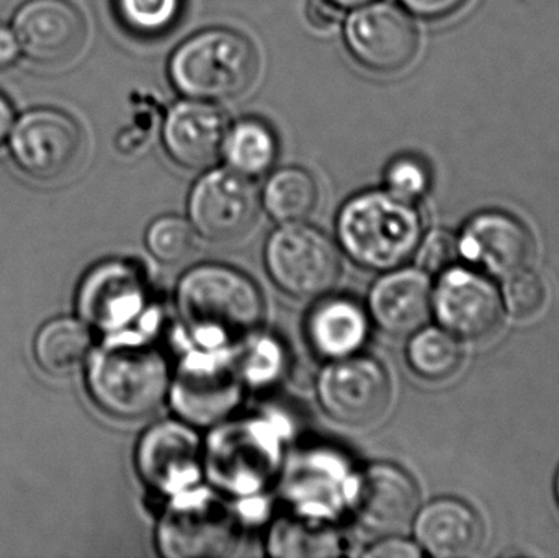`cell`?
<instances>
[{
	"instance_id": "obj_1",
	"label": "cell",
	"mask_w": 559,
	"mask_h": 558,
	"mask_svg": "<svg viewBox=\"0 0 559 558\" xmlns=\"http://www.w3.org/2000/svg\"><path fill=\"white\" fill-rule=\"evenodd\" d=\"M180 320L200 346L228 349L262 327L265 301L261 288L238 269L203 264L190 269L176 294Z\"/></svg>"
},
{
	"instance_id": "obj_2",
	"label": "cell",
	"mask_w": 559,
	"mask_h": 558,
	"mask_svg": "<svg viewBox=\"0 0 559 558\" xmlns=\"http://www.w3.org/2000/svg\"><path fill=\"white\" fill-rule=\"evenodd\" d=\"M342 251L360 268L388 272L403 268L424 238L416 203L388 190H367L344 203L337 216Z\"/></svg>"
},
{
	"instance_id": "obj_3",
	"label": "cell",
	"mask_w": 559,
	"mask_h": 558,
	"mask_svg": "<svg viewBox=\"0 0 559 558\" xmlns=\"http://www.w3.org/2000/svg\"><path fill=\"white\" fill-rule=\"evenodd\" d=\"M88 393L111 418L138 422L159 409L170 390V370L160 351L143 341H114L92 356Z\"/></svg>"
},
{
	"instance_id": "obj_4",
	"label": "cell",
	"mask_w": 559,
	"mask_h": 558,
	"mask_svg": "<svg viewBox=\"0 0 559 558\" xmlns=\"http://www.w3.org/2000/svg\"><path fill=\"white\" fill-rule=\"evenodd\" d=\"M259 74L254 43L229 28H209L187 38L170 56L174 87L187 98L223 102L241 97Z\"/></svg>"
},
{
	"instance_id": "obj_5",
	"label": "cell",
	"mask_w": 559,
	"mask_h": 558,
	"mask_svg": "<svg viewBox=\"0 0 559 558\" xmlns=\"http://www.w3.org/2000/svg\"><path fill=\"white\" fill-rule=\"evenodd\" d=\"M265 268L280 290L293 298H321L342 275V256L331 238L314 226L286 223L272 233Z\"/></svg>"
},
{
	"instance_id": "obj_6",
	"label": "cell",
	"mask_w": 559,
	"mask_h": 558,
	"mask_svg": "<svg viewBox=\"0 0 559 558\" xmlns=\"http://www.w3.org/2000/svg\"><path fill=\"white\" fill-rule=\"evenodd\" d=\"M10 146L23 173L36 180L56 182L78 173L87 154V136L68 111L36 108L13 127Z\"/></svg>"
},
{
	"instance_id": "obj_7",
	"label": "cell",
	"mask_w": 559,
	"mask_h": 558,
	"mask_svg": "<svg viewBox=\"0 0 559 558\" xmlns=\"http://www.w3.org/2000/svg\"><path fill=\"white\" fill-rule=\"evenodd\" d=\"M318 399L329 418L367 428L383 418L393 399L390 373L367 356L329 360L318 379Z\"/></svg>"
},
{
	"instance_id": "obj_8",
	"label": "cell",
	"mask_w": 559,
	"mask_h": 558,
	"mask_svg": "<svg viewBox=\"0 0 559 558\" xmlns=\"http://www.w3.org/2000/svg\"><path fill=\"white\" fill-rule=\"evenodd\" d=\"M261 206V195L251 177L226 166L197 180L189 197L190 223L197 235L225 245L252 231Z\"/></svg>"
},
{
	"instance_id": "obj_9",
	"label": "cell",
	"mask_w": 559,
	"mask_h": 558,
	"mask_svg": "<svg viewBox=\"0 0 559 558\" xmlns=\"http://www.w3.org/2000/svg\"><path fill=\"white\" fill-rule=\"evenodd\" d=\"M345 45L358 64L378 74H396L419 51V29L409 12L391 2L357 7L344 26Z\"/></svg>"
},
{
	"instance_id": "obj_10",
	"label": "cell",
	"mask_w": 559,
	"mask_h": 558,
	"mask_svg": "<svg viewBox=\"0 0 559 558\" xmlns=\"http://www.w3.org/2000/svg\"><path fill=\"white\" fill-rule=\"evenodd\" d=\"M150 305L147 285L140 269L130 262L108 261L92 269L78 295L84 321L102 333L118 336L141 320Z\"/></svg>"
},
{
	"instance_id": "obj_11",
	"label": "cell",
	"mask_w": 559,
	"mask_h": 558,
	"mask_svg": "<svg viewBox=\"0 0 559 558\" xmlns=\"http://www.w3.org/2000/svg\"><path fill=\"white\" fill-rule=\"evenodd\" d=\"M432 311L443 330L462 340H488L502 323L498 288L468 269L442 272L432 290Z\"/></svg>"
},
{
	"instance_id": "obj_12",
	"label": "cell",
	"mask_w": 559,
	"mask_h": 558,
	"mask_svg": "<svg viewBox=\"0 0 559 558\" xmlns=\"http://www.w3.org/2000/svg\"><path fill=\"white\" fill-rule=\"evenodd\" d=\"M13 32L33 62L55 68L78 59L88 38L84 13L69 0H28L16 12Z\"/></svg>"
},
{
	"instance_id": "obj_13",
	"label": "cell",
	"mask_w": 559,
	"mask_h": 558,
	"mask_svg": "<svg viewBox=\"0 0 559 558\" xmlns=\"http://www.w3.org/2000/svg\"><path fill=\"white\" fill-rule=\"evenodd\" d=\"M460 258L488 272L509 278L525 271L534 259V236L527 226L506 212H481L473 216L459 239Z\"/></svg>"
},
{
	"instance_id": "obj_14",
	"label": "cell",
	"mask_w": 559,
	"mask_h": 558,
	"mask_svg": "<svg viewBox=\"0 0 559 558\" xmlns=\"http://www.w3.org/2000/svg\"><path fill=\"white\" fill-rule=\"evenodd\" d=\"M419 503V487L397 465L373 464L358 477L355 517L373 536H400L416 520Z\"/></svg>"
},
{
	"instance_id": "obj_15",
	"label": "cell",
	"mask_w": 559,
	"mask_h": 558,
	"mask_svg": "<svg viewBox=\"0 0 559 558\" xmlns=\"http://www.w3.org/2000/svg\"><path fill=\"white\" fill-rule=\"evenodd\" d=\"M136 465L144 484L160 495L186 494L202 474L199 436L180 423L153 426L138 446Z\"/></svg>"
},
{
	"instance_id": "obj_16",
	"label": "cell",
	"mask_w": 559,
	"mask_h": 558,
	"mask_svg": "<svg viewBox=\"0 0 559 558\" xmlns=\"http://www.w3.org/2000/svg\"><path fill=\"white\" fill-rule=\"evenodd\" d=\"M241 399V383L222 357L192 354L174 380L177 412L193 425H213L225 418Z\"/></svg>"
},
{
	"instance_id": "obj_17",
	"label": "cell",
	"mask_w": 559,
	"mask_h": 558,
	"mask_svg": "<svg viewBox=\"0 0 559 558\" xmlns=\"http://www.w3.org/2000/svg\"><path fill=\"white\" fill-rule=\"evenodd\" d=\"M228 128V118L218 105L187 98L167 111L163 127L164 147L179 166L205 169L222 156Z\"/></svg>"
},
{
	"instance_id": "obj_18",
	"label": "cell",
	"mask_w": 559,
	"mask_h": 558,
	"mask_svg": "<svg viewBox=\"0 0 559 558\" xmlns=\"http://www.w3.org/2000/svg\"><path fill=\"white\" fill-rule=\"evenodd\" d=\"M367 311L383 333L411 336L426 327L432 313L429 274L419 268L384 272L371 287Z\"/></svg>"
},
{
	"instance_id": "obj_19",
	"label": "cell",
	"mask_w": 559,
	"mask_h": 558,
	"mask_svg": "<svg viewBox=\"0 0 559 558\" xmlns=\"http://www.w3.org/2000/svg\"><path fill=\"white\" fill-rule=\"evenodd\" d=\"M420 550L437 558L475 557L485 544V524L468 504L440 498L414 520Z\"/></svg>"
},
{
	"instance_id": "obj_20",
	"label": "cell",
	"mask_w": 559,
	"mask_h": 558,
	"mask_svg": "<svg viewBox=\"0 0 559 558\" xmlns=\"http://www.w3.org/2000/svg\"><path fill=\"white\" fill-rule=\"evenodd\" d=\"M370 314L348 297L324 295L306 318V337L318 356L328 360L354 356L364 347Z\"/></svg>"
},
{
	"instance_id": "obj_21",
	"label": "cell",
	"mask_w": 559,
	"mask_h": 558,
	"mask_svg": "<svg viewBox=\"0 0 559 558\" xmlns=\"http://www.w3.org/2000/svg\"><path fill=\"white\" fill-rule=\"evenodd\" d=\"M222 156L229 169L242 176H264L278 159L277 134L261 118H241L226 131Z\"/></svg>"
},
{
	"instance_id": "obj_22",
	"label": "cell",
	"mask_w": 559,
	"mask_h": 558,
	"mask_svg": "<svg viewBox=\"0 0 559 558\" xmlns=\"http://www.w3.org/2000/svg\"><path fill=\"white\" fill-rule=\"evenodd\" d=\"M91 331L82 321L56 318L36 334V363L51 376H66L81 367L91 353Z\"/></svg>"
},
{
	"instance_id": "obj_23",
	"label": "cell",
	"mask_w": 559,
	"mask_h": 558,
	"mask_svg": "<svg viewBox=\"0 0 559 558\" xmlns=\"http://www.w3.org/2000/svg\"><path fill=\"white\" fill-rule=\"evenodd\" d=\"M261 200L275 222L302 223L318 209V182L301 167H282L269 177Z\"/></svg>"
},
{
	"instance_id": "obj_24",
	"label": "cell",
	"mask_w": 559,
	"mask_h": 558,
	"mask_svg": "<svg viewBox=\"0 0 559 558\" xmlns=\"http://www.w3.org/2000/svg\"><path fill=\"white\" fill-rule=\"evenodd\" d=\"M406 357L420 379L443 382L459 372L463 351L456 336L443 328H420L411 334Z\"/></svg>"
},
{
	"instance_id": "obj_25",
	"label": "cell",
	"mask_w": 559,
	"mask_h": 558,
	"mask_svg": "<svg viewBox=\"0 0 559 558\" xmlns=\"http://www.w3.org/2000/svg\"><path fill=\"white\" fill-rule=\"evenodd\" d=\"M121 25L141 38H159L180 22L186 0H114Z\"/></svg>"
},
{
	"instance_id": "obj_26",
	"label": "cell",
	"mask_w": 559,
	"mask_h": 558,
	"mask_svg": "<svg viewBox=\"0 0 559 558\" xmlns=\"http://www.w3.org/2000/svg\"><path fill=\"white\" fill-rule=\"evenodd\" d=\"M146 248L164 265L189 261L197 249V231L192 223L176 215L160 216L146 231Z\"/></svg>"
},
{
	"instance_id": "obj_27",
	"label": "cell",
	"mask_w": 559,
	"mask_h": 558,
	"mask_svg": "<svg viewBox=\"0 0 559 558\" xmlns=\"http://www.w3.org/2000/svg\"><path fill=\"white\" fill-rule=\"evenodd\" d=\"M430 182L429 166L411 154L394 157L384 170V190L407 202L417 203L423 199L430 189Z\"/></svg>"
},
{
	"instance_id": "obj_28",
	"label": "cell",
	"mask_w": 559,
	"mask_h": 558,
	"mask_svg": "<svg viewBox=\"0 0 559 558\" xmlns=\"http://www.w3.org/2000/svg\"><path fill=\"white\" fill-rule=\"evenodd\" d=\"M506 281L504 301L512 317L531 320L540 313L547 301V287L540 275L525 269Z\"/></svg>"
},
{
	"instance_id": "obj_29",
	"label": "cell",
	"mask_w": 559,
	"mask_h": 558,
	"mask_svg": "<svg viewBox=\"0 0 559 558\" xmlns=\"http://www.w3.org/2000/svg\"><path fill=\"white\" fill-rule=\"evenodd\" d=\"M417 268L426 274H442L460 258L459 239L449 231H433L423 238L416 251Z\"/></svg>"
},
{
	"instance_id": "obj_30",
	"label": "cell",
	"mask_w": 559,
	"mask_h": 558,
	"mask_svg": "<svg viewBox=\"0 0 559 558\" xmlns=\"http://www.w3.org/2000/svg\"><path fill=\"white\" fill-rule=\"evenodd\" d=\"M468 0H401L404 9L426 20L445 19L459 12Z\"/></svg>"
},
{
	"instance_id": "obj_31",
	"label": "cell",
	"mask_w": 559,
	"mask_h": 558,
	"mask_svg": "<svg viewBox=\"0 0 559 558\" xmlns=\"http://www.w3.org/2000/svg\"><path fill=\"white\" fill-rule=\"evenodd\" d=\"M423 554L420 547L414 546L413 543L401 539L400 536L381 537L380 543L373 544L365 556L378 558H413Z\"/></svg>"
},
{
	"instance_id": "obj_32",
	"label": "cell",
	"mask_w": 559,
	"mask_h": 558,
	"mask_svg": "<svg viewBox=\"0 0 559 558\" xmlns=\"http://www.w3.org/2000/svg\"><path fill=\"white\" fill-rule=\"evenodd\" d=\"M305 12L312 28L329 29L337 25L342 10L329 0H308Z\"/></svg>"
},
{
	"instance_id": "obj_33",
	"label": "cell",
	"mask_w": 559,
	"mask_h": 558,
	"mask_svg": "<svg viewBox=\"0 0 559 558\" xmlns=\"http://www.w3.org/2000/svg\"><path fill=\"white\" fill-rule=\"evenodd\" d=\"M22 46L13 29L0 25V69L9 68L19 59Z\"/></svg>"
},
{
	"instance_id": "obj_34",
	"label": "cell",
	"mask_w": 559,
	"mask_h": 558,
	"mask_svg": "<svg viewBox=\"0 0 559 558\" xmlns=\"http://www.w3.org/2000/svg\"><path fill=\"white\" fill-rule=\"evenodd\" d=\"M13 128V107L5 95L0 94V143L9 136Z\"/></svg>"
},
{
	"instance_id": "obj_35",
	"label": "cell",
	"mask_w": 559,
	"mask_h": 558,
	"mask_svg": "<svg viewBox=\"0 0 559 558\" xmlns=\"http://www.w3.org/2000/svg\"><path fill=\"white\" fill-rule=\"evenodd\" d=\"M334 3L338 9H357V7L367 5V3L374 2V0H329Z\"/></svg>"
},
{
	"instance_id": "obj_36",
	"label": "cell",
	"mask_w": 559,
	"mask_h": 558,
	"mask_svg": "<svg viewBox=\"0 0 559 558\" xmlns=\"http://www.w3.org/2000/svg\"><path fill=\"white\" fill-rule=\"evenodd\" d=\"M555 495H557V501L559 504V468L557 474V480H555Z\"/></svg>"
}]
</instances>
